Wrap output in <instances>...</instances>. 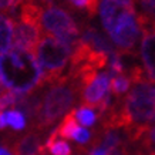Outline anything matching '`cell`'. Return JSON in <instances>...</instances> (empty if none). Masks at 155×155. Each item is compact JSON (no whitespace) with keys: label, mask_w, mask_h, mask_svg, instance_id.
<instances>
[{"label":"cell","mask_w":155,"mask_h":155,"mask_svg":"<svg viewBox=\"0 0 155 155\" xmlns=\"http://www.w3.org/2000/svg\"><path fill=\"white\" fill-rule=\"evenodd\" d=\"M78 97H81V88L70 75L51 84L50 90L40 100V105L31 118L30 130L38 132L48 130L63 115H67L66 113L77 103Z\"/></svg>","instance_id":"obj_1"},{"label":"cell","mask_w":155,"mask_h":155,"mask_svg":"<svg viewBox=\"0 0 155 155\" xmlns=\"http://www.w3.org/2000/svg\"><path fill=\"white\" fill-rule=\"evenodd\" d=\"M70 54H73L71 46L67 43L61 41L51 34L43 36L36 53V60L41 71L38 87L44 84H54L63 78L61 74L67 66Z\"/></svg>","instance_id":"obj_2"},{"label":"cell","mask_w":155,"mask_h":155,"mask_svg":"<svg viewBox=\"0 0 155 155\" xmlns=\"http://www.w3.org/2000/svg\"><path fill=\"white\" fill-rule=\"evenodd\" d=\"M43 27L54 37L60 38L61 41L67 43L68 46H77L78 44V37L80 31L75 21L73 20L70 14L61 7H48L43 13L41 17Z\"/></svg>","instance_id":"obj_3"},{"label":"cell","mask_w":155,"mask_h":155,"mask_svg":"<svg viewBox=\"0 0 155 155\" xmlns=\"http://www.w3.org/2000/svg\"><path fill=\"white\" fill-rule=\"evenodd\" d=\"M141 31L142 27L140 24V20H138V16H137L135 12V13L125 16L108 33V36L111 37L114 46L118 48V51L121 54H128L134 50Z\"/></svg>","instance_id":"obj_4"},{"label":"cell","mask_w":155,"mask_h":155,"mask_svg":"<svg viewBox=\"0 0 155 155\" xmlns=\"http://www.w3.org/2000/svg\"><path fill=\"white\" fill-rule=\"evenodd\" d=\"M41 21L38 20L19 19L14 27L13 48L36 57L38 44L41 41Z\"/></svg>","instance_id":"obj_5"},{"label":"cell","mask_w":155,"mask_h":155,"mask_svg":"<svg viewBox=\"0 0 155 155\" xmlns=\"http://www.w3.org/2000/svg\"><path fill=\"white\" fill-rule=\"evenodd\" d=\"M110 74L101 73L95 77V80L83 90L81 93V101L83 105L88 108H97L100 115L108 108V94L107 91L110 88Z\"/></svg>","instance_id":"obj_6"},{"label":"cell","mask_w":155,"mask_h":155,"mask_svg":"<svg viewBox=\"0 0 155 155\" xmlns=\"http://www.w3.org/2000/svg\"><path fill=\"white\" fill-rule=\"evenodd\" d=\"M135 13V7L130 0H103L100 7V17L104 30L110 33L125 16Z\"/></svg>","instance_id":"obj_7"},{"label":"cell","mask_w":155,"mask_h":155,"mask_svg":"<svg viewBox=\"0 0 155 155\" xmlns=\"http://www.w3.org/2000/svg\"><path fill=\"white\" fill-rule=\"evenodd\" d=\"M141 60L148 80L155 84V28H144L141 38Z\"/></svg>","instance_id":"obj_8"},{"label":"cell","mask_w":155,"mask_h":155,"mask_svg":"<svg viewBox=\"0 0 155 155\" xmlns=\"http://www.w3.org/2000/svg\"><path fill=\"white\" fill-rule=\"evenodd\" d=\"M40 140H41L40 132L30 130L28 134L19 138L17 141H14L13 154L14 155H41L43 145L40 142Z\"/></svg>","instance_id":"obj_9"},{"label":"cell","mask_w":155,"mask_h":155,"mask_svg":"<svg viewBox=\"0 0 155 155\" xmlns=\"http://www.w3.org/2000/svg\"><path fill=\"white\" fill-rule=\"evenodd\" d=\"M14 27L16 21H13L6 13H2V56H6L13 48Z\"/></svg>","instance_id":"obj_10"},{"label":"cell","mask_w":155,"mask_h":155,"mask_svg":"<svg viewBox=\"0 0 155 155\" xmlns=\"http://www.w3.org/2000/svg\"><path fill=\"white\" fill-rule=\"evenodd\" d=\"M77 110H73L70 113L67 114L63 122H61V125L57 128V131H58V135L61 138H64V140H74L75 137V132L78 131V128H80V122L77 120V114H75Z\"/></svg>","instance_id":"obj_11"},{"label":"cell","mask_w":155,"mask_h":155,"mask_svg":"<svg viewBox=\"0 0 155 155\" xmlns=\"http://www.w3.org/2000/svg\"><path fill=\"white\" fill-rule=\"evenodd\" d=\"M0 122H2V130H5L7 125H10L13 130H23L26 127V118L17 110H12L7 113L2 111Z\"/></svg>","instance_id":"obj_12"},{"label":"cell","mask_w":155,"mask_h":155,"mask_svg":"<svg viewBox=\"0 0 155 155\" xmlns=\"http://www.w3.org/2000/svg\"><path fill=\"white\" fill-rule=\"evenodd\" d=\"M131 78L125 75L124 73L121 74H115L111 78L110 81V90H111V93L115 95H121L124 93H127L130 91V85H131Z\"/></svg>","instance_id":"obj_13"},{"label":"cell","mask_w":155,"mask_h":155,"mask_svg":"<svg viewBox=\"0 0 155 155\" xmlns=\"http://www.w3.org/2000/svg\"><path fill=\"white\" fill-rule=\"evenodd\" d=\"M100 0H67V3L75 10H84L88 16H94L98 10Z\"/></svg>","instance_id":"obj_14"},{"label":"cell","mask_w":155,"mask_h":155,"mask_svg":"<svg viewBox=\"0 0 155 155\" xmlns=\"http://www.w3.org/2000/svg\"><path fill=\"white\" fill-rule=\"evenodd\" d=\"M75 114H77L78 122L83 124V125H85V127H90V125H93L95 122V114H94V111H93V108H88V107H84V105H83L80 110L75 111Z\"/></svg>","instance_id":"obj_15"},{"label":"cell","mask_w":155,"mask_h":155,"mask_svg":"<svg viewBox=\"0 0 155 155\" xmlns=\"http://www.w3.org/2000/svg\"><path fill=\"white\" fill-rule=\"evenodd\" d=\"M74 141L78 144V145H84V144H88L91 141V134L90 131H87L84 127H80L78 131L75 132V137H74Z\"/></svg>","instance_id":"obj_16"},{"label":"cell","mask_w":155,"mask_h":155,"mask_svg":"<svg viewBox=\"0 0 155 155\" xmlns=\"http://www.w3.org/2000/svg\"><path fill=\"white\" fill-rule=\"evenodd\" d=\"M90 155H114V154H113V151H110L108 148H105V147L98 145L90 151Z\"/></svg>","instance_id":"obj_17"},{"label":"cell","mask_w":155,"mask_h":155,"mask_svg":"<svg viewBox=\"0 0 155 155\" xmlns=\"http://www.w3.org/2000/svg\"><path fill=\"white\" fill-rule=\"evenodd\" d=\"M2 155H12V152L9 151V148L3 144V147H2Z\"/></svg>","instance_id":"obj_18"},{"label":"cell","mask_w":155,"mask_h":155,"mask_svg":"<svg viewBox=\"0 0 155 155\" xmlns=\"http://www.w3.org/2000/svg\"><path fill=\"white\" fill-rule=\"evenodd\" d=\"M151 27H154V28H155V13L152 14V17H151V21H150V27H147V28H151Z\"/></svg>","instance_id":"obj_19"}]
</instances>
